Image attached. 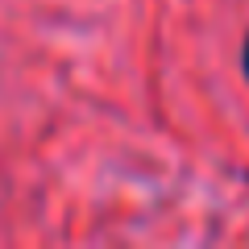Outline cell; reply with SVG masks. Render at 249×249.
Masks as SVG:
<instances>
[{
	"instance_id": "obj_1",
	"label": "cell",
	"mask_w": 249,
	"mask_h": 249,
	"mask_svg": "<svg viewBox=\"0 0 249 249\" xmlns=\"http://www.w3.org/2000/svg\"><path fill=\"white\" fill-rule=\"evenodd\" d=\"M241 67H245V75H249V37H245V50H241Z\"/></svg>"
}]
</instances>
